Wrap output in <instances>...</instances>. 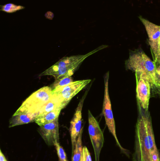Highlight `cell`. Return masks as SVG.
Instances as JSON below:
<instances>
[{
	"instance_id": "obj_12",
	"label": "cell",
	"mask_w": 160,
	"mask_h": 161,
	"mask_svg": "<svg viewBox=\"0 0 160 161\" xmlns=\"http://www.w3.org/2000/svg\"><path fill=\"white\" fill-rule=\"evenodd\" d=\"M38 113H23L13 114L9 120V128L35 122Z\"/></svg>"
},
{
	"instance_id": "obj_8",
	"label": "cell",
	"mask_w": 160,
	"mask_h": 161,
	"mask_svg": "<svg viewBox=\"0 0 160 161\" xmlns=\"http://www.w3.org/2000/svg\"><path fill=\"white\" fill-rule=\"evenodd\" d=\"M88 132L95 151V161H99L104 139L103 132L96 119L88 110Z\"/></svg>"
},
{
	"instance_id": "obj_20",
	"label": "cell",
	"mask_w": 160,
	"mask_h": 161,
	"mask_svg": "<svg viewBox=\"0 0 160 161\" xmlns=\"http://www.w3.org/2000/svg\"><path fill=\"white\" fill-rule=\"evenodd\" d=\"M157 91L160 94V65L157 66Z\"/></svg>"
},
{
	"instance_id": "obj_22",
	"label": "cell",
	"mask_w": 160,
	"mask_h": 161,
	"mask_svg": "<svg viewBox=\"0 0 160 161\" xmlns=\"http://www.w3.org/2000/svg\"><path fill=\"white\" fill-rule=\"evenodd\" d=\"M0 161H8L1 149H0Z\"/></svg>"
},
{
	"instance_id": "obj_6",
	"label": "cell",
	"mask_w": 160,
	"mask_h": 161,
	"mask_svg": "<svg viewBox=\"0 0 160 161\" xmlns=\"http://www.w3.org/2000/svg\"><path fill=\"white\" fill-rule=\"evenodd\" d=\"M91 80L90 79L76 80L66 86L53 89L52 96L60 102L64 108L72 98L85 88Z\"/></svg>"
},
{
	"instance_id": "obj_18",
	"label": "cell",
	"mask_w": 160,
	"mask_h": 161,
	"mask_svg": "<svg viewBox=\"0 0 160 161\" xmlns=\"http://www.w3.org/2000/svg\"><path fill=\"white\" fill-rule=\"evenodd\" d=\"M56 152L58 155L59 161H68L67 159L66 154L64 148L60 145V143L58 142L55 143L54 145Z\"/></svg>"
},
{
	"instance_id": "obj_19",
	"label": "cell",
	"mask_w": 160,
	"mask_h": 161,
	"mask_svg": "<svg viewBox=\"0 0 160 161\" xmlns=\"http://www.w3.org/2000/svg\"><path fill=\"white\" fill-rule=\"evenodd\" d=\"M81 161H92L91 154L86 147H83Z\"/></svg>"
},
{
	"instance_id": "obj_11",
	"label": "cell",
	"mask_w": 160,
	"mask_h": 161,
	"mask_svg": "<svg viewBox=\"0 0 160 161\" xmlns=\"http://www.w3.org/2000/svg\"><path fill=\"white\" fill-rule=\"evenodd\" d=\"M38 131L48 146H54L55 143L59 142L58 119L40 126Z\"/></svg>"
},
{
	"instance_id": "obj_1",
	"label": "cell",
	"mask_w": 160,
	"mask_h": 161,
	"mask_svg": "<svg viewBox=\"0 0 160 161\" xmlns=\"http://www.w3.org/2000/svg\"><path fill=\"white\" fill-rule=\"evenodd\" d=\"M156 145L150 113L141 111L136 124L133 161H152Z\"/></svg>"
},
{
	"instance_id": "obj_17",
	"label": "cell",
	"mask_w": 160,
	"mask_h": 161,
	"mask_svg": "<svg viewBox=\"0 0 160 161\" xmlns=\"http://www.w3.org/2000/svg\"><path fill=\"white\" fill-rule=\"evenodd\" d=\"M1 10L7 13H12L18 10L24 9V7L20 5H17L13 3H7L1 6Z\"/></svg>"
},
{
	"instance_id": "obj_5",
	"label": "cell",
	"mask_w": 160,
	"mask_h": 161,
	"mask_svg": "<svg viewBox=\"0 0 160 161\" xmlns=\"http://www.w3.org/2000/svg\"><path fill=\"white\" fill-rule=\"evenodd\" d=\"M109 72H108L104 76V96L103 103L102 114L105 117L106 125L108 127L110 132L112 134L114 138L115 139L116 144L120 148L122 153L129 157L128 150L125 149L120 144L116 136V130L115 122L112 110L111 103L110 99L109 92Z\"/></svg>"
},
{
	"instance_id": "obj_14",
	"label": "cell",
	"mask_w": 160,
	"mask_h": 161,
	"mask_svg": "<svg viewBox=\"0 0 160 161\" xmlns=\"http://www.w3.org/2000/svg\"><path fill=\"white\" fill-rule=\"evenodd\" d=\"M60 107L63 109L60 102L52 96L50 99L39 111L38 115H42L48 113Z\"/></svg>"
},
{
	"instance_id": "obj_10",
	"label": "cell",
	"mask_w": 160,
	"mask_h": 161,
	"mask_svg": "<svg viewBox=\"0 0 160 161\" xmlns=\"http://www.w3.org/2000/svg\"><path fill=\"white\" fill-rule=\"evenodd\" d=\"M87 91H86L80 100L78 107L76 108L74 116L70 121V133L71 144H72V151L75 148L77 139L83 128V127H82L83 121L82 110L84 102L87 95Z\"/></svg>"
},
{
	"instance_id": "obj_13",
	"label": "cell",
	"mask_w": 160,
	"mask_h": 161,
	"mask_svg": "<svg viewBox=\"0 0 160 161\" xmlns=\"http://www.w3.org/2000/svg\"><path fill=\"white\" fill-rule=\"evenodd\" d=\"M62 109L63 108L60 107L48 113L38 115L36 118L35 122L40 126L48 123L53 122L56 119H58Z\"/></svg>"
},
{
	"instance_id": "obj_9",
	"label": "cell",
	"mask_w": 160,
	"mask_h": 161,
	"mask_svg": "<svg viewBox=\"0 0 160 161\" xmlns=\"http://www.w3.org/2000/svg\"><path fill=\"white\" fill-rule=\"evenodd\" d=\"M136 76V97L140 109L147 113L148 112L151 85L147 80L140 76Z\"/></svg>"
},
{
	"instance_id": "obj_4",
	"label": "cell",
	"mask_w": 160,
	"mask_h": 161,
	"mask_svg": "<svg viewBox=\"0 0 160 161\" xmlns=\"http://www.w3.org/2000/svg\"><path fill=\"white\" fill-rule=\"evenodd\" d=\"M51 87L45 86L34 92L27 97L14 114L23 113H38L42 107L50 99Z\"/></svg>"
},
{
	"instance_id": "obj_16",
	"label": "cell",
	"mask_w": 160,
	"mask_h": 161,
	"mask_svg": "<svg viewBox=\"0 0 160 161\" xmlns=\"http://www.w3.org/2000/svg\"><path fill=\"white\" fill-rule=\"evenodd\" d=\"M73 80L71 76L70 77H65L59 80H55L54 82L51 85L52 89H54L56 88H61L64 86H66L73 82Z\"/></svg>"
},
{
	"instance_id": "obj_2",
	"label": "cell",
	"mask_w": 160,
	"mask_h": 161,
	"mask_svg": "<svg viewBox=\"0 0 160 161\" xmlns=\"http://www.w3.org/2000/svg\"><path fill=\"white\" fill-rule=\"evenodd\" d=\"M126 67L135 72V75L148 81L151 89L157 91V65L143 51L138 50L131 53L126 61Z\"/></svg>"
},
{
	"instance_id": "obj_23",
	"label": "cell",
	"mask_w": 160,
	"mask_h": 161,
	"mask_svg": "<svg viewBox=\"0 0 160 161\" xmlns=\"http://www.w3.org/2000/svg\"><path fill=\"white\" fill-rule=\"evenodd\" d=\"M159 65H160V64H159Z\"/></svg>"
},
{
	"instance_id": "obj_15",
	"label": "cell",
	"mask_w": 160,
	"mask_h": 161,
	"mask_svg": "<svg viewBox=\"0 0 160 161\" xmlns=\"http://www.w3.org/2000/svg\"><path fill=\"white\" fill-rule=\"evenodd\" d=\"M83 131V128L82 129L77 139L75 148L72 151V161H81L82 152L83 149L82 141Z\"/></svg>"
},
{
	"instance_id": "obj_3",
	"label": "cell",
	"mask_w": 160,
	"mask_h": 161,
	"mask_svg": "<svg viewBox=\"0 0 160 161\" xmlns=\"http://www.w3.org/2000/svg\"><path fill=\"white\" fill-rule=\"evenodd\" d=\"M107 47L105 45L89 52L85 54L66 57L59 60L55 64L41 73L39 76L50 75L54 77L55 80L66 77H70L79 69L81 64L88 57Z\"/></svg>"
},
{
	"instance_id": "obj_7",
	"label": "cell",
	"mask_w": 160,
	"mask_h": 161,
	"mask_svg": "<svg viewBox=\"0 0 160 161\" xmlns=\"http://www.w3.org/2000/svg\"><path fill=\"white\" fill-rule=\"evenodd\" d=\"M139 19L146 30L153 60L157 66L160 63V25L151 22L142 16H139Z\"/></svg>"
},
{
	"instance_id": "obj_21",
	"label": "cell",
	"mask_w": 160,
	"mask_h": 161,
	"mask_svg": "<svg viewBox=\"0 0 160 161\" xmlns=\"http://www.w3.org/2000/svg\"><path fill=\"white\" fill-rule=\"evenodd\" d=\"M45 17L47 19H49L50 20H52L53 19L54 17V14L51 11H48L46 14H45Z\"/></svg>"
}]
</instances>
